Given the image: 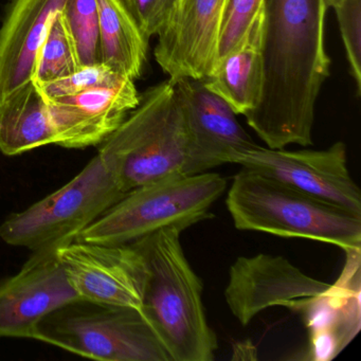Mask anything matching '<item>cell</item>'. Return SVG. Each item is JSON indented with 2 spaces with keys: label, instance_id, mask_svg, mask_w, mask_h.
I'll use <instances>...</instances> for the list:
<instances>
[{
  "label": "cell",
  "instance_id": "cell-5",
  "mask_svg": "<svg viewBox=\"0 0 361 361\" xmlns=\"http://www.w3.org/2000/svg\"><path fill=\"white\" fill-rule=\"evenodd\" d=\"M227 180L217 173L181 175L141 185L126 193L86 228L78 242L130 245L166 228H187L210 219Z\"/></svg>",
  "mask_w": 361,
  "mask_h": 361
},
{
  "label": "cell",
  "instance_id": "cell-2",
  "mask_svg": "<svg viewBox=\"0 0 361 361\" xmlns=\"http://www.w3.org/2000/svg\"><path fill=\"white\" fill-rule=\"evenodd\" d=\"M180 228H166L133 243L145 265L141 312L172 361H212L217 338L202 302V282L180 243Z\"/></svg>",
  "mask_w": 361,
  "mask_h": 361
},
{
  "label": "cell",
  "instance_id": "cell-18",
  "mask_svg": "<svg viewBox=\"0 0 361 361\" xmlns=\"http://www.w3.org/2000/svg\"><path fill=\"white\" fill-rule=\"evenodd\" d=\"M100 24L101 63L136 81L147 60L149 37L124 0H97Z\"/></svg>",
  "mask_w": 361,
  "mask_h": 361
},
{
  "label": "cell",
  "instance_id": "cell-16",
  "mask_svg": "<svg viewBox=\"0 0 361 361\" xmlns=\"http://www.w3.org/2000/svg\"><path fill=\"white\" fill-rule=\"evenodd\" d=\"M264 10L251 24L240 45L215 62L204 82L206 87L226 101L236 115H247L257 106L263 87Z\"/></svg>",
  "mask_w": 361,
  "mask_h": 361
},
{
  "label": "cell",
  "instance_id": "cell-22",
  "mask_svg": "<svg viewBox=\"0 0 361 361\" xmlns=\"http://www.w3.org/2000/svg\"><path fill=\"white\" fill-rule=\"evenodd\" d=\"M263 4L264 0H227L219 32L216 61L240 45Z\"/></svg>",
  "mask_w": 361,
  "mask_h": 361
},
{
  "label": "cell",
  "instance_id": "cell-4",
  "mask_svg": "<svg viewBox=\"0 0 361 361\" xmlns=\"http://www.w3.org/2000/svg\"><path fill=\"white\" fill-rule=\"evenodd\" d=\"M234 227L361 250V216L298 191L252 169L234 176L226 200Z\"/></svg>",
  "mask_w": 361,
  "mask_h": 361
},
{
  "label": "cell",
  "instance_id": "cell-20",
  "mask_svg": "<svg viewBox=\"0 0 361 361\" xmlns=\"http://www.w3.org/2000/svg\"><path fill=\"white\" fill-rule=\"evenodd\" d=\"M62 13L80 67L101 63L97 0H66Z\"/></svg>",
  "mask_w": 361,
  "mask_h": 361
},
{
  "label": "cell",
  "instance_id": "cell-11",
  "mask_svg": "<svg viewBox=\"0 0 361 361\" xmlns=\"http://www.w3.org/2000/svg\"><path fill=\"white\" fill-rule=\"evenodd\" d=\"M227 0H174L157 33L156 62L169 79L204 80L216 61Z\"/></svg>",
  "mask_w": 361,
  "mask_h": 361
},
{
  "label": "cell",
  "instance_id": "cell-3",
  "mask_svg": "<svg viewBox=\"0 0 361 361\" xmlns=\"http://www.w3.org/2000/svg\"><path fill=\"white\" fill-rule=\"evenodd\" d=\"M98 155L124 193L170 177L188 175L190 139L176 83L147 88Z\"/></svg>",
  "mask_w": 361,
  "mask_h": 361
},
{
  "label": "cell",
  "instance_id": "cell-15",
  "mask_svg": "<svg viewBox=\"0 0 361 361\" xmlns=\"http://www.w3.org/2000/svg\"><path fill=\"white\" fill-rule=\"evenodd\" d=\"M66 0H11L0 25V101L32 81L37 50Z\"/></svg>",
  "mask_w": 361,
  "mask_h": 361
},
{
  "label": "cell",
  "instance_id": "cell-21",
  "mask_svg": "<svg viewBox=\"0 0 361 361\" xmlns=\"http://www.w3.org/2000/svg\"><path fill=\"white\" fill-rule=\"evenodd\" d=\"M124 75L116 73L103 63L81 66L67 77L39 86L46 100L73 96L90 88L111 85L124 79Z\"/></svg>",
  "mask_w": 361,
  "mask_h": 361
},
{
  "label": "cell",
  "instance_id": "cell-10",
  "mask_svg": "<svg viewBox=\"0 0 361 361\" xmlns=\"http://www.w3.org/2000/svg\"><path fill=\"white\" fill-rule=\"evenodd\" d=\"M56 255L80 299L141 310L145 265L134 245L75 240L59 247Z\"/></svg>",
  "mask_w": 361,
  "mask_h": 361
},
{
  "label": "cell",
  "instance_id": "cell-13",
  "mask_svg": "<svg viewBox=\"0 0 361 361\" xmlns=\"http://www.w3.org/2000/svg\"><path fill=\"white\" fill-rule=\"evenodd\" d=\"M174 82L189 133L188 175L230 164L234 154L257 145L231 106L209 90L202 80L183 78Z\"/></svg>",
  "mask_w": 361,
  "mask_h": 361
},
{
  "label": "cell",
  "instance_id": "cell-25",
  "mask_svg": "<svg viewBox=\"0 0 361 361\" xmlns=\"http://www.w3.org/2000/svg\"><path fill=\"white\" fill-rule=\"evenodd\" d=\"M341 0H326V5L329 8H334L337 6Z\"/></svg>",
  "mask_w": 361,
  "mask_h": 361
},
{
  "label": "cell",
  "instance_id": "cell-23",
  "mask_svg": "<svg viewBox=\"0 0 361 361\" xmlns=\"http://www.w3.org/2000/svg\"><path fill=\"white\" fill-rule=\"evenodd\" d=\"M345 48L350 75L361 92V0H341L333 8Z\"/></svg>",
  "mask_w": 361,
  "mask_h": 361
},
{
  "label": "cell",
  "instance_id": "cell-17",
  "mask_svg": "<svg viewBox=\"0 0 361 361\" xmlns=\"http://www.w3.org/2000/svg\"><path fill=\"white\" fill-rule=\"evenodd\" d=\"M56 145L48 102L32 81L0 101V153L16 156Z\"/></svg>",
  "mask_w": 361,
  "mask_h": 361
},
{
  "label": "cell",
  "instance_id": "cell-24",
  "mask_svg": "<svg viewBox=\"0 0 361 361\" xmlns=\"http://www.w3.org/2000/svg\"><path fill=\"white\" fill-rule=\"evenodd\" d=\"M147 37H156L174 0H124Z\"/></svg>",
  "mask_w": 361,
  "mask_h": 361
},
{
  "label": "cell",
  "instance_id": "cell-7",
  "mask_svg": "<svg viewBox=\"0 0 361 361\" xmlns=\"http://www.w3.org/2000/svg\"><path fill=\"white\" fill-rule=\"evenodd\" d=\"M126 193L97 154L79 174L54 193L0 224V238L33 252L75 242Z\"/></svg>",
  "mask_w": 361,
  "mask_h": 361
},
{
  "label": "cell",
  "instance_id": "cell-9",
  "mask_svg": "<svg viewBox=\"0 0 361 361\" xmlns=\"http://www.w3.org/2000/svg\"><path fill=\"white\" fill-rule=\"evenodd\" d=\"M329 287L285 257L259 253L240 257L232 264L225 299L231 314L246 326L259 312L274 306L304 314Z\"/></svg>",
  "mask_w": 361,
  "mask_h": 361
},
{
  "label": "cell",
  "instance_id": "cell-6",
  "mask_svg": "<svg viewBox=\"0 0 361 361\" xmlns=\"http://www.w3.org/2000/svg\"><path fill=\"white\" fill-rule=\"evenodd\" d=\"M102 361H172L140 310L78 299L42 319L35 339Z\"/></svg>",
  "mask_w": 361,
  "mask_h": 361
},
{
  "label": "cell",
  "instance_id": "cell-8",
  "mask_svg": "<svg viewBox=\"0 0 361 361\" xmlns=\"http://www.w3.org/2000/svg\"><path fill=\"white\" fill-rule=\"evenodd\" d=\"M230 164L252 169L274 180L361 216L360 190L348 168L341 141L321 151L259 147L234 154Z\"/></svg>",
  "mask_w": 361,
  "mask_h": 361
},
{
  "label": "cell",
  "instance_id": "cell-14",
  "mask_svg": "<svg viewBox=\"0 0 361 361\" xmlns=\"http://www.w3.org/2000/svg\"><path fill=\"white\" fill-rule=\"evenodd\" d=\"M135 81L124 78L111 85L47 101L56 145L85 149L104 142L138 105Z\"/></svg>",
  "mask_w": 361,
  "mask_h": 361
},
{
  "label": "cell",
  "instance_id": "cell-12",
  "mask_svg": "<svg viewBox=\"0 0 361 361\" xmlns=\"http://www.w3.org/2000/svg\"><path fill=\"white\" fill-rule=\"evenodd\" d=\"M78 299L56 249L33 252L20 271L0 279V338L35 339L44 317Z\"/></svg>",
  "mask_w": 361,
  "mask_h": 361
},
{
  "label": "cell",
  "instance_id": "cell-1",
  "mask_svg": "<svg viewBox=\"0 0 361 361\" xmlns=\"http://www.w3.org/2000/svg\"><path fill=\"white\" fill-rule=\"evenodd\" d=\"M326 0H264L263 87L247 123L267 147L312 145L314 109L329 77Z\"/></svg>",
  "mask_w": 361,
  "mask_h": 361
},
{
  "label": "cell",
  "instance_id": "cell-19",
  "mask_svg": "<svg viewBox=\"0 0 361 361\" xmlns=\"http://www.w3.org/2000/svg\"><path fill=\"white\" fill-rule=\"evenodd\" d=\"M79 67L64 16L62 11L58 12L50 20L45 37L37 50L32 82L37 85H43L71 75Z\"/></svg>",
  "mask_w": 361,
  "mask_h": 361
}]
</instances>
